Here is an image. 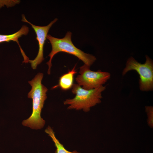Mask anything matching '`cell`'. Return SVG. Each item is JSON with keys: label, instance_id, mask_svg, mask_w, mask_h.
<instances>
[{"label": "cell", "instance_id": "cell-3", "mask_svg": "<svg viewBox=\"0 0 153 153\" xmlns=\"http://www.w3.org/2000/svg\"><path fill=\"white\" fill-rule=\"evenodd\" d=\"M71 91L75 95L72 99H67L64 101L65 105H69L68 109L82 110L89 111L90 108L101 102V93L106 88L103 85L90 90L83 89L77 84H73Z\"/></svg>", "mask_w": 153, "mask_h": 153}, {"label": "cell", "instance_id": "cell-10", "mask_svg": "<svg viewBox=\"0 0 153 153\" xmlns=\"http://www.w3.org/2000/svg\"><path fill=\"white\" fill-rule=\"evenodd\" d=\"M146 110L148 117V123L149 125L151 128L153 127V108L152 106L146 107Z\"/></svg>", "mask_w": 153, "mask_h": 153}, {"label": "cell", "instance_id": "cell-5", "mask_svg": "<svg viewBox=\"0 0 153 153\" xmlns=\"http://www.w3.org/2000/svg\"><path fill=\"white\" fill-rule=\"evenodd\" d=\"M84 64L80 68L79 75L76 78L77 84L87 90H92L103 85L110 77V74L100 70L94 71Z\"/></svg>", "mask_w": 153, "mask_h": 153}, {"label": "cell", "instance_id": "cell-8", "mask_svg": "<svg viewBox=\"0 0 153 153\" xmlns=\"http://www.w3.org/2000/svg\"><path fill=\"white\" fill-rule=\"evenodd\" d=\"M76 66L71 71L60 77L58 85L55 86L54 88L59 87L63 90H67L72 87L74 84V76L77 73L75 69Z\"/></svg>", "mask_w": 153, "mask_h": 153}, {"label": "cell", "instance_id": "cell-9", "mask_svg": "<svg viewBox=\"0 0 153 153\" xmlns=\"http://www.w3.org/2000/svg\"><path fill=\"white\" fill-rule=\"evenodd\" d=\"M45 132L51 137L54 144L56 148L55 153H80L76 150L71 152L66 150L56 138L54 131L50 126H48L45 129Z\"/></svg>", "mask_w": 153, "mask_h": 153}, {"label": "cell", "instance_id": "cell-7", "mask_svg": "<svg viewBox=\"0 0 153 153\" xmlns=\"http://www.w3.org/2000/svg\"><path fill=\"white\" fill-rule=\"evenodd\" d=\"M29 32V29L25 25L23 26L18 31L13 34L4 35L0 34V43L4 42H9L10 41H15L18 44L22 54L24 60L23 63H27L29 60L20 45L18 41V38L23 35H27Z\"/></svg>", "mask_w": 153, "mask_h": 153}, {"label": "cell", "instance_id": "cell-4", "mask_svg": "<svg viewBox=\"0 0 153 153\" xmlns=\"http://www.w3.org/2000/svg\"><path fill=\"white\" fill-rule=\"evenodd\" d=\"M146 61L142 64L131 57L128 60L122 75H124L129 71L134 70L139 74V88L142 91L152 90L153 89V62L147 56Z\"/></svg>", "mask_w": 153, "mask_h": 153}, {"label": "cell", "instance_id": "cell-1", "mask_svg": "<svg viewBox=\"0 0 153 153\" xmlns=\"http://www.w3.org/2000/svg\"><path fill=\"white\" fill-rule=\"evenodd\" d=\"M43 76L42 73H39L28 83L31 89L28 94V97L32 100V111L30 116L22 122V124L31 129H40L44 125L45 121L41 117V112L47 98L46 93L48 89L42 84Z\"/></svg>", "mask_w": 153, "mask_h": 153}, {"label": "cell", "instance_id": "cell-2", "mask_svg": "<svg viewBox=\"0 0 153 153\" xmlns=\"http://www.w3.org/2000/svg\"><path fill=\"white\" fill-rule=\"evenodd\" d=\"M72 33L67 32L63 38H58L47 35L46 38L51 43L52 49L48 55L49 61L46 63L48 65V74H50L52 67V60L54 56L60 52H65L73 55L82 60L84 63L90 66L95 62L96 58L94 56L84 52L77 48L73 44L71 40Z\"/></svg>", "mask_w": 153, "mask_h": 153}, {"label": "cell", "instance_id": "cell-6", "mask_svg": "<svg viewBox=\"0 0 153 153\" xmlns=\"http://www.w3.org/2000/svg\"><path fill=\"white\" fill-rule=\"evenodd\" d=\"M22 22L28 23L31 25L36 35V39L38 41L39 49L37 55L33 60H29V62L31 65L32 68L36 69L37 66L40 64L44 60L43 57V47L48 32L53 24L58 20V19L55 18L48 25L46 26H37L33 24L28 21L26 19L24 15H22Z\"/></svg>", "mask_w": 153, "mask_h": 153}]
</instances>
